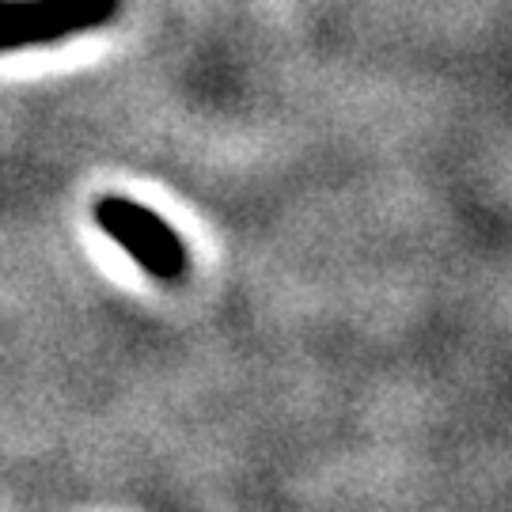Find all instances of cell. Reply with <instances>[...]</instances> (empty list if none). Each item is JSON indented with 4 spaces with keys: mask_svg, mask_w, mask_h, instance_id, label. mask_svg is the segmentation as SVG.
Listing matches in <instances>:
<instances>
[{
    "mask_svg": "<svg viewBox=\"0 0 512 512\" xmlns=\"http://www.w3.org/2000/svg\"><path fill=\"white\" fill-rule=\"evenodd\" d=\"M118 12L122 0H0V54L88 35Z\"/></svg>",
    "mask_w": 512,
    "mask_h": 512,
    "instance_id": "7a4b0ae2",
    "label": "cell"
},
{
    "mask_svg": "<svg viewBox=\"0 0 512 512\" xmlns=\"http://www.w3.org/2000/svg\"><path fill=\"white\" fill-rule=\"evenodd\" d=\"M95 224L107 232L122 251H126L148 277L156 281H179L186 277V247L179 232L167 224L164 217H156L152 209H145L133 198H99L95 202Z\"/></svg>",
    "mask_w": 512,
    "mask_h": 512,
    "instance_id": "6da1fadb",
    "label": "cell"
}]
</instances>
